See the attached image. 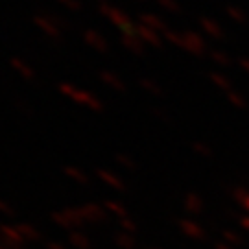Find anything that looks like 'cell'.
I'll list each match as a JSON object with an SVG mask.
<instances>
[{
    "label": "cell",
    "instance_id": "cell-1",
    "mask_svg": "<svg viewBox=\"0 0 249 249\" xmlns=\"http://www.w3.org/2000/svg\"><path fill=\"white\" fill-rule=\"evenodd\" d=\"M57 90L61 92L63 96H67L69 100L76 102L78 106L87 107V109H90V111H96V113H100V111L104 109V102H102L98 96H94V94H92V92H89V90L76 87L74 83L63 81V83H59V85H57Z\"/></svg>",
    "mask_w": 249,
    "mask_h": 249
},
{
    "label": "cell",
    "instance_id": "cell-2",
    "mask_svg": "<svg viewBox=\"0 0 249 249\" xmlns=\"http://www.w3.org/2000/svg\"><path fill=\"white\" fill-rule=\"evenodd\" d=\"M50 220H52L55 225H59L67 231H81V227H85L87 222L81 214L80 207H67V209H61V211H53L50 214Z\"/></svg>",
    "mask_w": 249,
    "mask_h": 249
},
{
    "label": "cell",
    "instance_id": "cell-3",
    "mask_svg": "<svg viewBox=\"0 0 249 249\" xmlns=\"http://www.w3.org/2000/svg\"><path fill=\"white\" fill-rule=\"evenodd\" d=\"M34 24H36L48 39H53V41H59V39H61L63 28L53 20L50 13H39V15H36V17H34Z\"/></svg>",
    "mask_w": 249,
    "mask_h": 249
},
{
    "label": "cell",
    "instance_id": "cell-4",
    "mask_svg": "<svg viewBox=\"0 0 249 249\" xmlns=\"http://www.w3.org/2000/svg\"><path fill=\"white\" fill-rule=\"evenodd\" d=\"M100 13H102L107 20H111V24H115V26L120 28V30H129V28H131L129 17L125 15L124 11H120L118 8H115V6L102 4V6H100Z\"/></svg>",
    "mask_w": 249,
    "mask_h": 249
},
{
    "label": "cell",
    "instance_id": "cell-5",
    "mask_svg": "<svg viewBox=\"0 0 249 249\" xmlns=\"http://www.w3.org/2000/svg\"><path fill=\"white\" fill-rule=\"evenodd\" d=\"M80 211L87 223H102V222H106V218H107L106 207H102V205H98V203H92V201L83 203L80 207Z\"/></svg>",
    "mask_w": 249,
    "mask_h": 249
},
{
    "label": "cell",
    "instance_id": "cell-6",
    "mask_svg": "<svg viewBox=\"0 0 249 249\" xmlns=\"http://www.w3.org/2000/svg\"><path fill=\"white\" fill-rule=\"evenodd\" d=\"M83 41L90 46V48H94L96 52H107L109 50V45H107V41L104 39V36H100L96 30H85L83 32Z\"/></svg>",
    "mask_w": 249,
    "mask_h": 249
},
{
    "label": "cell",
    "instance_id": "cell-7",
    "mask_svg": "<svg viewBox=\"0 0 249 249\" xmlns=\"http://www.w3.org/2000/svg\"><path fill=\"white\" fill-rule=\"evenodd\" d=\"M9 65H11V69L17 72L22 80H26V81L36 80V71H34V67L28 65L26 61H22L20 57H11V59H9Z\"/></svg>",
    "mask_w": 249,
    "mask_h": 249
},
{
    "label": "cell",
    "instance_id": "cell-8",
    "mask_svg": "<svg viewBox=\"0 0 249 249\" xmlns=\"http://www.w3.org/2000/svg\"><path fill=\"white\" fill-rule=\"evenodd\" d=\"M0 240L13 242V244H18V246H26L24 238L18 232L17 225H8V223H0Z\"/></svg>",
    "mask_w": 249,
    "mask_h": 249
},
{
    "label": "cell",
    "instance_id": "cell-9",
    "mask_svg": "<svg viewBox=\"0 0 249 249\" xmlns=\"http://www.w3.org/2000/svg\"><path fill=\"white\" fill-rule=\"evenodd\" d=\"M17 229L18 232H20V236L24 238V242H41L43 240V234H41V231L37 229L36 225H32V223H17Z\"/></svg>",
    "mask_w": 249,
    "mask_h": 249
},
{
    "label": "cell",
    "instance_id": "cell-10",
    "mask_svg": "<svg viewBox=\"0 0 249 249\" xmlns=\"http://www.w3.org/2000/svg\"><path fill=\"white\" fill-rule=\"evenodd\" d=\"M63 174H65L69 179H72V181H76L78 185H83V187H87V185L90 183L89 176H87L81 168H78V166L67 164V166H63Z\"/></svg>",
    "mask_w": 249,
    "mask_h": 249
},
{
    "label": "cell",
    "instance_id": "cell-11",
    "mask_svg": "<svg viewBox=\"0 0 249 249\" xmlns=\"http://www.w3.org/2000/svg\"><path fill=\"white\" fill-rule=\"evenodd\" d=\"M96 176H98V179L102 181V183H106V185H109V187L115 188V190H122V188H124V185H122L120 178H118L116 174H113L111 170L96 168Z\"/></svg>",
    "mask_w": 249,
    "mask_h": 249
},
{
    "label": "cell",
    "instance_id": "cell-12",
    "mask_svg": "<svg viewBox=\"0 0 249 249\" xmlns=\"http://www.w3.org/2000/svg\"><path fill=\"white\" fill-rule=\"evenodd\" d=\"M69 244L76 249H90V238L83 231H71L69 232Z\"/></svg>",
    "mask_w": 249,
    "mask_h": 249
},
{
    "label": "cell",
    "instance_id": "cell-13",
    "mask_svg": "<svg viewBox=\"0 0 249 249\" xmlns=\"http://www.w3.org/2000/svg\"><path fill=\"white\" fill-rule=\"evenodd\" d=\"M100 80L104 81L106 85H109L111 89H115V90H124V83H122V80L118 78V76H115L113 72H109V71H104V72H100Z\"/></svg>",
    "mask_w": 249,
    "mask_h": 249
},
{
    "label": "cell",
    "instance_id": "cell-14",
    "mask_svg": "<svg viewBox=\"0 0 249 249\" xmlns=\"http://www.w3.org/2000/svg\"><path fill=\"white\" fill-rule=\"evenodd\" d=\"M122 43H124L125 48H129V50H133V52H141V50H142L139 37L133 36V34H125V36L122 37Z\"/></svg>",
    "mask_w": 249,
    "mask_h": 249
},
{
    "label": "cell",
    "instance_id": "cell-15",
    "mask_svg": "<svg viewBox=\"0 0 249 249\" xmlns=\"http://www.w3.org/2000/svg\"><path fill=\"white\" fill-rule=\"evenodd\" d=\"M104 207H106L107 213L116 214V216H124V214H125L124 207H122L120 203H116V201H113V199H107L106 203H104Z\"/></svg>",
    "mask_w": 249,
    "mask_h": 249
},
{
    "label": "cell",
    "instance_id": "cell-16",
    "mask_svg": "<svg viewBox=\"0 0 249 249\" xmlns=\"http://www.w3.org/2000/svg\"><path fill=\"white\" fill-rule=\"evenodd\" d=\"M115 242L120 246L122 249H133V240L127 236V234H116Z\"/></svg>",
    "mask_w": 249,
    "mask_h": 249
},
{
    "label": "cell",
    "instance_id": "cell-17",
    "mask_svg": "<svg viewBox=\"0 0 249 249\" xmlns=\"http://www.w3.org/2000/svg\"><path fill=\"white\" fill-rule=\"evenodd\" d=\"M57 2L67 9H71V11H81V8H83L80 0H57Z\"/></svg>",
    "mask_w": 249,
    "mask_h": 249
},
{
    "label": "cell",
    "instance_id": "cell-18",
    "mask_svg": "<svg viewBox=\"0 0 249 249\" xmlns=\"http://www.w3.org/2000/svg\"><path fill=\"white\" fill-rule=\"evenodd\" d=\"M139 36L144 37L146 41L153 43V45H157V37H155V34H153V32H150L148 28H139Z\"/></svg>",
    "mask_w": 249,
    "mask_h": 249
},
{
    "label": "cell",
    "instance_id": "cell-19",
    "mask_svg": "<svg viewBox=\"0 0 249 249\" xmlns=\"http://www.w3.org/2000/svg\"><path fill=\"white\" fill-rule=\"evenodd\" d=\"M0 213L6 214V216H15V211H13V207L9 203H6L2 197H0Z\"/></svg>",
    "mask_w": 249,
    "mask_h": 249
},
{
    "label": "cell",
    "instance_id": "cell-20",
    "mask_svg": "<svg viewBox=\"0 0 249 249\" xmlns=\"http://www.w3.org/2000/svg\"><path fill=\"white\" fill-rule=\"evenodd\" d=\"M17 107L20 113H24L26 116H32V107L28 106L26 102H22V100H17Z\"/></svg>",
    "mask_w": 249,
    "mask_h": 249
},
{
    "label": "cell",
    "instance_id": "cell-21",
    "mask_svg": "<svg viewBox=\"0 0 249 249\" xmlns=\"http://www.w3.org/2000/svg\"><path fill=\"white\" fill-rule=\"evenodd\" d=\"M46 249H69V248L59 240H48L46 242Z\"/></svg>",
    "mask_w": 249,
    "mask_h": 249
},
{
    "label": "cell",
    "instance_id": "cell-22",
    "mask_svg": "<svg viewBox=\"0 0 249 249\" xmlns=\"http://www.w3.org/2000/svg\"><path fill=\"white\" fill-rule=\"evenodd\" d=\"M120 227H124L125 231H133V229H135V227H133V223L129 222V220H125V218H124V220H122V222H120Z\"/></svg>",
    "mask_w": 249,
    "mask_h": 249
},
{
    "label": "cell",
    "instance_id": "cell-23",
    "mask_svg": "<svg viewBox=\"0 0 249 249\" xmlns=\"http://www.w3.org/2000/svg\"><path fill=\"white\" fill-rule=\"evenodd\" d=\"M116 160H118V162H122V164H125V166H133V164H131V160L127 159V157H124V155H116Z\"/></svg>",
    "mask_w": 249,
    "mask_h": 249
},
{
    "label": "cell",
    "instance_id": "cell-24",
    "mask_svg": "<svg viewBox=\"0 0 249 249\" xmlns=\"http://www.w3.org/2000/svg\"><path fill=\"white\" fill-rule=\"evenodd\" d=\"M0 249H9V248H8V246H6V244H4V242L0 240Z\"/></svg>",
    "mask_w": 249,
    "mask_h": 249
},
{
    "label": "cell",
    "instance_id": "cell-25",
    "mask_svg": "<svg viewBox=\"0 0 249 249\" xmlns=\"http://www.w3.org/2000/svg\"><path fill=\"white\" fill-rule=\"evenodd\" d=\"M96 2H100V4H106V0H96Z\"/></svg>",
    "mask_w": 249,
    "mask_h": 249
}]
</instances>
